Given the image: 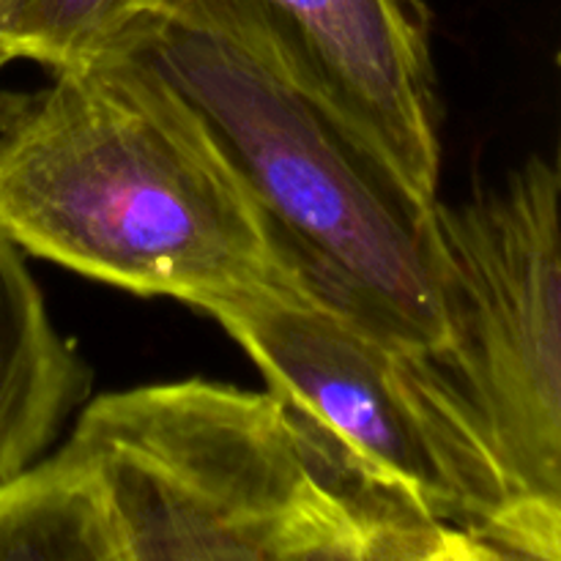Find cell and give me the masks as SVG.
Instances as JSON below:
<instances>
[{"instance_id":"277c9868","label":"cell","mask_w":561,"mask_h":561,"mask_svg":"<svg viewBox=\"0 0 561 561\" xmlns=\"http://www.w3.org/2000/svg\"><path fill=\"white\" fill-rule=\"evenodd\" d=\"M447 345L504 482L488 540L561 561V175L526 159L455 206L438 203Z\"/></svg>"},{"instance_id":"ba28073f","label":"cell","mask_w":561,"mask_h":561,"mask_svg":"<svg viewBox=\"0 0 561 561\" xmlns=\"http://www.w3.org/2000/svg\"><path fill=\"white\" fill-rule=\"evenodd\" d=\"M0 561H135L102 482L60 447L0 482Z\"/></svg>"},{"instance_id":"8fae6325","label":"cell","mask_w":561,"mask_h":561,"mask_svg":"<svg viewBox=\"0 0 561 561\" xmlns=\"http://www.w3.org/2000/svg\"><path fill=\"white\" fill-rule=\"evenodd\" d=\"M438 561H551L535 557V553L518 551L504 542L488 540L474 531L442 526L438 535Z\"/></svg>"},{"instance_id":"4fadbf2b","label":"cell","mask_w":561,"mask_h":561,"mask_svg":"<svg viewBox=\"0 0 561 561\" xmlns=\"http://www.w3.org/2000/svg\"><path fill=\"white\" fill-rule=\"evenodd\" d=\"M559 175H561V151H559Z\"/></svg>"},{"instance_id":"7c38bea8","label":"cell","mask_w":561,"mask_h":561,"mask_svg":"<svg viewBox=\"0 0 561 561\" xmlns=\"http://www.w3.org/2000/svg\"><path fill=\"white\" fill-rule=\"evenodd\" d=\"M9 60H11V58H9V55H5V53H3V49H0V69H3V66H5V64H9Z\"/></svg>"},{"instance_id":"5b68a950","label":"cell","mask_w":561,"mask_h":561,"mask_svg":"<svg viewBox=\"0 0 561 561\" xmlns=\"http://www.w3.org/2000/svg\"><path fill=\"white\" fill-rule=\"evenodd\" d=\"M66 447L135 561H277L288 520L327 485L272 394L203 378L93 400Z\"/></svg>"},{"instance_id":"3957f363","label":"cell","mask_w":561,"mask_h":561,"mask_svg":"<svg viewBox=\"0 0 561 561\" xmlns=\"http://www.w3.org/2000/svg\"><path fill=\"white\" fill-rule=\"evenodd\" d=\"M255 362L323 480L370 513L493 537L504 482L442 362L307 294L263 290L206 310Z\"/></svg>"},{"instance_id":"7a4b0ae2","label":"cell","mask_w":561,"mask_h":561,"mask_svg":"<svg viewBox=\"0 0 561 561\" xmlns=\"http://www.w3.org/2000/svg\"><path fill=\"white\" fill-rule=\"evenodd\" d=\"M118 44L195 110L312 299L442 354L438 203L420 201L334 115L228 38L140 14Z\"/></svg>"},{"instance_id":"52a82bcc","label":"cell","mask_w":561,"mask_h":561,"mask_svg":"<svg viewBox=\"0 0 561 561\" xmlns=\"http://www.w3.org/2000/svg\"><path fill=\"white\" fill-rule=\"evenodd\" d=\"M85 392V365L53 327L20 247L0 228V482L38 463Z\"/></svg>"},{"instance_id":"9c48e42d","label":"cell","mask_w":561,"mask_h":561,"mask_svg":"<svg viewBox=\"0 0 561 561\" xmlns=\"http://www.w3.org/2000/svg\"><path fill=\"white\" fill-rule=\"evenodd\" d=\"M442 524L370 513L321 488L288 520L277 561H438Z\"/></svg>"},{"instance_id":"30bf717a","label":"cell","mask_w":561,"mask_h":561,"mask_svg":"<svg viewBox=\"0 0 561 561\" xmlns=\"http://www.w3.org/2000/svg\"><path fill=\"white\" fill-rule=\"evenodd\" d=\"M142 0H0V49L49 71L88 64L115 47Z\"/></svg>"},{"instance_id":"8992f818","label":"cell","mask_w":561,"mask_h":561,"mask_svg":"<svg viewBox=\"0 0 561 561\" xmlns=\"http://www.w3.org/2000/svg\"><path fill=\"white\" fill-rule=\"evenodd\" d=\"M222 36L321 104L420 201L438 203L442 110L422 0H142Z\"/></svg>"},{"instance_id":"6da1fadb","label":"cell","mask_w":561,"mask_h":561,"mask_svg":"<svg viewBox=\"0 0 561 561\" xmlns=\"http://www.w3.org/2000/svg\"><path fill=\"white\" fill-rule=\"evenodd\" d=\"M0 228L82 277L197 310L307 294L195 110L121 44L0 93Z\"/></svg>"}]
</instances>
